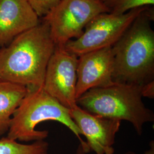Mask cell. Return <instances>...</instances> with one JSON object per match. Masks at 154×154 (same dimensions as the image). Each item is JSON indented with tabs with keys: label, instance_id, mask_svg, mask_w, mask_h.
<instances>
[{
	"label": "cell",
	"instance_id": "obj_1",
	"mask_svg": "<svg viewBox=\"0 0 154 154\" xmlns=\"http://www.w3.org/2000/svg\"><path fill=\"white\" fill-rule=\"evenodd\" d=\"M56 45L44 20L0 48V80L28 88H42Z\"/></svg>",
	"mask_w": 154,
	"mask_h": 154
},
{
	"label": "cell",
	"instance_id": "obj_2",
	"mask_svg": "<svg viewBox=\"0 0 154 154\" xmlns=\"http://www.w3.org/2000/svg\"><path fill=\"white\" fill-rule=\"evenodd\" d=\"M154 9L149 7L112 46L113 81L143 85L154 81Z\"/></svg>",
	"mask_w": 154,
	"mask_h": 154
},
{
	"label": "cell",
	"instance_id": "obj_3",
	"mask_svg": "<svg viewBox=\"0 0 154 154\" xmlns=\"http://www.w3.org/2000/svg\"><path fill=\"white\" fill-rule=\"evenodd\" d=\"M142 86L115 82L106 87L89 90L77 99V104L94 115L128 122L141 135L144 125L154 121V112L142 100Z\"/></svg>",
	"mask_w": 154,
	"mask_h": 154
},
{
	"label": "cell",
	"instance_id": "obj_4",
	"mask_svg": "<svg viewBox=\"0 0 154 154\" xmlns=\"http://www.w3.org/2000/svg\"><path fill=\"white\" fill-rule=\"evenodd\" d=\"M48 121L58 122L67 127L78 138L86 152L90 151L70 115V110L46 93L43 87L28 88L11 118L7 137L21 142L44 140L48 137L49 132L37 130L35 128L40 123Z\"/></svg>",
	"mask_w": 154,
	"mask_h": 154
},
{
	"label": "cell",
	"instance_id": "obj_5",
	"mask_svg": "<svg viewBox=\"0 0 154 154\" xmlns=\"http://www.w3.org/2000/svg\"><path fill=\"white\" fill-rule=\"evenodd\" d=\"M149 7L134 9L123 14L100 13L88 23L80 37L69 41L63 48L68 52L79 57L95 50L112 47L133 21Z\"/></svg>",
	"mask_w": 154,
	"mask_h": 154
},
{
	"label": "cell",
	"instance_id": "obj_6",
	"mask_svg": "<svg viewBox=\"0 0 154 154\" xmlns=\"http://www.w3.org/2000/svg\"><path fill=\"white\" fill-rule=\"evenodd\" d=\"M103 13L109 11L100 0H63L42 18L55 45L63 46L80 37L88 23Z\"/></svg>",
	"mask_w": 154,
	"mask_h": 154
},
{
	"label": "cell",
	"instance_id": "obj_7",
	"mask_svg": "<svg viewBox=\"0 0 154 154\" xmlns=\"http://www.w3.org/2000/svg\"><path fill=\"white\" fill-rule=\"evenodd\" d=\"M78 57L63 46H56L47 67L43 88L61 105L71 110L77 106L75 90Z\"/></svg>",
	"mask_w": 154,
	"mask_h": 154
},
{
	"label": "cell",
	"instance_id": "obj_8",
	"mask_svg": "<svg viewBox=\"0 0 154 154\" xmlns=\"http://www.w3.org/2000/svg\"><path fill=\"white\" fill-rule=\"evenodd\" d=\"M70 115L85 137L90 151L96 154H114L113 145L121 121L94 115L78 105L70 110Z\"/></svg>",
	"mask_w": 154,
	"mask_h": 154
},
{
	"label": "cell",
	"instance_id": "obj_9",
	"mask_svg": "<svg viewBox=\"0 0 154 154\" xmlns=\"http://www.w3.org/2000/svg\"><path fill=\"white\" fill-rule=\"evenodd\" d=\"M114 56L112 47L95 50L78 57L77 99L89 90L113 84Z\"/></svg>",
	"mask_w": 154,
	"mask_h": 154
},
{
	"label": "cell",
	"instance_id": "obj_10",
	"mask_svg": "<svg viewBox=\"0 0 154 154\" xmlns=\"http://www.w3.org/2000/svg\"><path fill=\"white\" fill-rule=\"evenodd\" d=\"M40 21L28 0H0V48Z\"/></svg>",
	"mask_w": 154,
	"mask_h": 154
},
{
	"label": "cell",
	"instance_id": "obj_11",
	"mask_svg": "<svg viewBox=\"0 0 154 154\" xmlns=\"http://www.w3.org/2000/svg\"><path fill=\"white\" fill-rule=\"evenodd\" d=\"M27 91L23 86L0 80V136L8 131L13 116Z\"/></svg>",
	"mask_w": 154,
	"mask_h": 154
},
{
	"label": "cell",
	"instance_id": "obj_12",
	"mask_svg": "<svg viewBox=\"0 0 154 154\" xmlns=\"http://www.w3.org/2000/svg\"><path fill=\"white\" fill-rule=\"evenodd\" d=\"M49 144L44 140L22 144L8 137L0 140V154H48Z\"/></svg>",
	"mask_w": 154,
	"mask_h": 154
},
{
	"label": "cell",
	"instance_id": "obj_13",
	"mask_svg": "<svg viewBox=\"0 0 154 154\" xmlns=\"http://www.w3.org/2000/svg\"><path fill=\"white\" fill-rule=\"evenodd\" d=\"M109 13L123 14L132 9L154 5V0H102Z\"/></svg>",
	"mask_w": 154,
	"mask_h": 154
},
{
	"label": "cell",
	"instance_id": "obj_14",
	"mask_svg": "<svg viewBox=\"0 0 154 154\" xmlns=\"http://www.w3.org/2000/svg\"><path fill=\"white\" fill-rule=\"evenodd\" d=\"M39 18L46 16L63 0H28Z\"/></svg>",
	"mask_w": 154,
	"mask_h": 154
},
{
	"label": "cell",
	"instance_id": "obj_15",
	"mask_svg": "<svg viewBox=\"0 0 154 154\" xmlns=\"http://www.w3.org/2000/svg\"><path fill=\"white\" fill-rule=\"evenodd\" d=\"M142 95L143 97L153 99L154 98V81L147 83L142 86Z\"/></svg>",
	"mask_w": 154,
	"mask_h": 154
},
{
	"label": "cell",
	"instance_id": "obj_16",
	"mask_svg": "<svg viewBox=\"0 0 154 154\" xmlns=\"http://www.w3.org/2000/svg\"><path fill=\"white\" fill-rule=\"evenodd\" d=\"M88 153L85 151V149L83 148L82 145L81 144H79L78 149H77V151L75 152V154H87ZM123 154H137L135 152H133V151H127L126 152L124 153Z\"/></svg>",
	"mask_w": 154,
	"mask_h": 154
},
{
	"label": "cell",
	"instance_id": "obj_17",
	"mask_svg": "<svg viewBox=\"0 0 154 154\" xmlns=\"http://www.w3.org/2000/svg\"><path fill=\"white\" fill-rule=\"evenodd\" d=\"M150 147L146 151L144 154H154V141H151L149 143Z\"/></svg>",
	"mask_w": 154,
	"mask_h": 154
},
{
	"label": "cell",
	"instance_id": "obj_18",
	"mask_svg": "<svg viewBox=\"0 0 154 154\" xmlns=\"http://www.w3.org/2000/svg\"><path fill=\"white\" fill-rule=\"evenodd\" d=\"M100 1H102V0H100Z\"/></svg>",
	"mask_w": 154,
	"mask_h": 154
}]
</instances>
